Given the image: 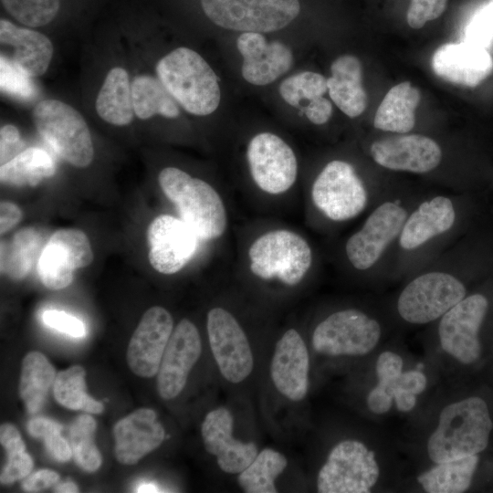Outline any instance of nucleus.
<instances>
[{
	"label": "nucleus",
	"instance_id": "15",
	"mask_svg": "<svg viewBox=\"0 0 493 493\" xmlns=\"http://www.w3.org/2000/svg\"><path fill=\"white\" fill-rule=\"evenodd\" d=\"M93 252L87 235L76 228L55 231L41 250L37 273L43 285L52 290L68 287L74 270L89 266Z\"/></svg>",
	"mask_w": 493,
	"mask_h": 493
},
{
	"label": "nucleus",
	"instance_id": "39",
	"mask_svg": "<svg viewBox=\"0 0 493 493\" xmlns=\"http://www.w3.org/2000/svg\"><path fill=\"white\" fill-rule=\"evenodd\" d=\"M97 427L95 419L89 414L77 417L69 428V444L75 462L87 472L97 471L101 456L94 442Z\"/></svg>",
	"mask_w": 493,
	"mask_h": 493
},
{
	"label": "nucleus",
	"instance_id": "28",
	"mask_svg": "<svg viewBox=\"0 0 493 493\" xmlns=\"http://www.w3.org/2000/svg\"><path fill=\"white\" fill-rule=\"evenodd\" d=\"M480 463L479 454L440 463L426 464L416 473L414 483L426 493H463L474 483Z\"/></svg>",
	"mask_w": 493,
	"mask_h": 493
},
{
	"label": "nucleus",
	"instance_id": "44",
	"mask_svg": "<svg viewBox=\"0 0 493 493\" xmlns=\"http://www.w3.org/2000/svg\"><path fill=\"white\" fill-rule=\"evenodd\" d=\"M6 453L8 459L0 476L1 483L11 484L27 477L33 468V459L26 448Z\"/></svg>",
	"mask_w": 493,
	"mask_h": 493
},
{
	"label": "nucleus",
	"instance_id": "49",
	"mask_svg": "<svg viewBox=\"0 0 493 493\" xmlns=\"http://www.w3.org/2000/svg\"><path fill=\"white\" fill-rule=\"evenodd\" d=\"M23 216L21 208L15 203L2 201L0 204V233L5 234L16 224Z\"/></svg>",
	"mask_w": 493,
	"mask_h": 493
},
{
	"label": "nucleus",
	"instance_id": "50",
	"mask_svg": "<svg viewBox=\"0 0 493 493\" xmlns=\"http://www.w3.org/2000/svg\"><path fill=\"white\" fill-rule=\"evenodd\" d=\"M55 491L62 492V493H65V492L72 493V492H78L79 489H78L77 485L74 482L68 480V481H64L62 483L58 484L55 487Z\"/></svg>",
	"mask_w": 493,
	"mask_h": 493
},
{
	"label": "nucleus",
	"instance_id": "7",
	"mask_svg": "<svg viewBox=\"0 0 493 493\" xmlns=\"http://www.w3.org/2000/svg\"><path fill=\"white\" fill-rule=\"evenodd\" d=\"M155 69L157 78L187 112L206 116L217 109L221 99L217 77L194 50L177 47L159 59Z\"/></svg>",
	"mask_w": 493,
	"mask_h": 493
},
{
	"label": "nucleus",
	"instance_id": "8",
	"mask_svg": "<svg viewBox=\"0 0 493 493\" xmlns=\"http://www.w3.org/2000/svg\"><path fill=\"white\" fill-rule=\"evenodd\" d=\"M382 327L364 311L348 308L334 311L313 329V350L329 358H365L379 350Z\"/></svg>",
	"mask_w": 493,
	"mask_h": 493
},
{
	"label": "nucleus",
	"instance_id": "32",
	"mask_svg": "<svg viewBox=\"0 0 493 493\" xmlns=\"http://www.w3.org/2000/svg\"><path fill=\"white\" fill-rule=\"evenodd\" d=\"M420 91L409 81L393 86L379 105L373 121L376 129L397 133L410 131L415 124Z\"/></svg>",
	"mask_w": 493,
	"mask_h": 493
},
{
	"label": "nucleus",
	"instance_id": "24",
	"mask_svg": "<svg viewBox=\"0 0 493 493\" xmlns=\"http://www.w3.org/2000/svg\"><path fill=\"white\" fill-rule=\"evenodd\" d=\"M236 46L243 57V78L251 84H270L287 73L292 65L289 47L279 41L268 43L260 33L241 34Z\"/></svg>",
	"mask_w": 493,
	"mask_h": 493
},
{
	"label": "nucleus",
	"instance_id": "12",
	"mask_svg": "<svg viewBox=\"0 0 493 493\" xmlns=\"http://www.w3.org/2000/svg\"><path fill=\"white\" fill-rule=\"evenodd\" d=\"M310 201L316 210L333 222L349 221L367 205V192L353 166L344 161L328 163L313 181Z\"/></svg>",
	"mask_w": 493,
	"mask_h": 493
},
{
	"label": "nucleus",
	"instance_id": "27",
	"mask_svg": "<svg viewBox=\"0 0 493 493\" xmlns=\"http://www.w3.org/2000/svg\"><path fill=\"white\" fill-rule=\"evenodd\" d=\"M455 217L453 204L447 197L436 196L422 203L404 224L399 240L401 246L406 250L419 247L449 230Z\"/></svg>",
	"mask_w": 493,
	"mask_h": 493
},
{
	"label": "nucleus",
	"instance_id": "47",
	"mask_svg": "<svg viewBox=\"0 0 493 493\" xmlns=\"http://www.w3.org/2000/svg\"><path fill=\"white\" fill-rule=\"evenodd\" d=\"M23 147L20 132L12 124H5L0 130V163H6L16 156Z\"/></svg>",
	"mask_w": 493,
	"mask_h": 493
},
{
	"label": "nucleus",
	"instance_id": "48",
	"mask_svg": "<svg viewBox=\"0 0 493 493\" xmlns=\"http://www.w3.org/2000/svg\"><path fill=\"white\" fill-rule=\"evenodd\" d=\"M59 480V475L49 469H41L28 476L22 483L26 492H38L50 488Z\"/></svg>",
	"mask_w": 493,
	"mask_h": 493
},
{
	"label": "nucleus",
	"instance_id": "29",
	"mask_svg": "<svg viewBox=\"0 0 493 493\" xmlns=\"http://www.w3.org/2000/svg\"><path fill=\"white\" fill-rule=\"evenodd\" d=\"M330 71L327 79L330 99L350 118L360 116L367 105L360 60L351 55L341 56L332 62Z\"/></svg>",
	"mask_w": 493,
	"mask_h": 493
},
{
	"label": "nucleus",
	"instance_id": "2",
	"mask_svg": "<svg viewBox=\"0 0 493 493\" xmlns=\"http://www.w3.org/2000/svg\"><path fill=\"white\" fill-rule=\"evenodd\" d=\"M371 358L372 383L363 402L369 414L377 419L415 416L434 387L432 371L396 349H379Z\"/></svg>",
	"mask_w": 493,
	"mask_h": 493
},
{
	"label": "nucleus",
	"instance_id": "11",
	"mask_svg": "<svg viewBox=\"0 0 493 493\" xmlns=\"http://www.w3.org/2000/svg\"><path fill=\"white\" fill-rule=\"evenodd\" d=\"M215 25L236 31L267 33L289 25L299 15V0H201Z\"/></svg>",
	"mask_w": 493,
	"mask_h": 493
},
{
	"label": "nucleus",
	"instance_id": "22",
	"mask_svg": "<svg viewBox=\"0 0 493 493\" xmlns=\"http://www.w3.org/2000/svg\"><path fill=\"white\" fill-rule=\"evenodd\" d=\"M372 159L381 166L415 173L434 170L441 162L442 152L431 138L420 134L386 137L371 146Z\"/></svg>",
	"mask_w": 493,
	"mask_h": 493
},
{
	"label": "nucleus",
	"instance_id": "30",
	"mask_svg": "<svg viewBox=\"0 0 493 493\" xmlns=\"http://www.w3.org/2000/svg\"><path fill=\"white\" fill-rule=\"evenodd\" d=\"M328 91L324 76L311 71H303L284 79L279 86V94L290 106L299 108L308 101L303 113L314 124L326 123L332 113L330 101L323 95Z\"/></svg>",
	"mask_w": 493,
	"mask_h": 493
},
{
	"label": "nucleus",
	"instance_id": "13",
	"mask_svg": "<svg viewBox=\"0 0 493 493\" xmlns=\"http://www.w3.org/2000/svg\"><path fill=\"white\" fill-rule=\"evenodd\" d=\"M467 295L463 283L445 272L423 274L402 290L397 300L401 318L411 324L439 320Z\"/></svg>",
	"mask_w": 493,
	"mask_h": 493
},
{
	"label": "nucleus",
	"instance_id": "18",
	"mask_svg": "<svg viewBox=\"0 0 493 493\" xmlns=\"http://www.w3.org/2000/svg\"><path fill=\"white\" fill-rule=\"evenodd\" d=\"M201 352L197 327L183 319L173 330L157 372V391L163 399L172 400L182 393Z\"/></svg>",
	"mask_w": 493,
	"mask_h": 493
},
{
	"label": "nucleus",
	"instance_id": "46",
	"mask_svg": "<svg viewBox=\"0 0 493 493\" xmlns=\"http://www.w3.org/2000/svg\"><path fill=\"white\" fill-rule=\"evenodd\" d=\"M29 77L1 56V89L13 94L26 96L31 93Z\"/></svg>",
	"mask_w": 493,
	"mask_h": 493
},
{
	"label": "nucleus",
	"instance_id": "1",
	"mask_svg": "<svg viewBox=\"0 0 493 493\" xmlns=\"http://www.w3.org/2000/svg\"><path fill=\"white\" fill-rule=\"evenodd\" d=\"M418 446L426 464L484 452L493 432L488 402L479 395H450L427 416Z\"/></svg>",
	"mask_w": 493,
	"mask_h": 493
},
{
	"label": "nucleus",
	"instance_id": "37",
	"mask_svg": "<svg viewBox=\"0 0 493 493\" xmlns=\"http://www.w3.org/2000/svg\"><path fill=\"white\" fill-rule=\"evenodd\" d=\"M287 466L288 459L281 452L270 447L264 448L238 474V486L246 493H275V480Z\"/></svg>",
	"mask_w": 493,
	"mask_h": 493
},
{
	"label": "nucleus",
	"instance_id": "38",
	"mask_svg": "<svg viewBox=\"0 0 493 493\" xmlns=\"http://www.w3.org/2000/svg\"><path fill=\"white\" fill-rule=\"evenodd\" d=\"M54 396L62 406L71 410H82L100 414L103 404L90 397L85 391V370L74 365L59 372L55 379Z\"/></svg>",
	"mask_w": 493,
	"mask_h": 493
},
{
	"label": "nucleus",
	"instance_id": "34",
	"mask_svg": "<svg viewBox=\"0 0 493 493\" xmlns=\"http://www.w3.org/2000/svg\"><path fill=\"white\" fill-rule=\"evenodd\" d=\"M55 171L54 161L45 150L30 147L1 165L0 180L6 185L36 186Z\"/></svg>",
	"mask_w": 493,
	"mask_h": 493
},
{
	"label": "nucleus",
	"instance_id": "20",
	"mask_svg": "<svg viewBox=\"0 0 493 493\" xmlns=\"http://www.w3.org/2000/svg\"><path fill=\"white\" fill-rule=\"evenodd\" d=\"M234 417L226 406L216 407L205 415L201 435L205 450L216 458L220 469L226 474H239L258 453L254 442H242L233 435Z\"/></svg>",
	"mask_w": 493,
	"mask_h": 493
},
{
	"label": "nucleus",
	"instance_id": "36",
	"mask_svg": "<svg viewBox=\"0 0 493 493\" xmlns=\"http://www.w3.org/2000/svg\"><path fill=\"white\" fill-rule=\"evenodd\" d=\"M42 243L33 227L17 231L8 244L1 243V273L12 279L24 278L31 269Z\"/></svg>",
	"mask_w": 493,
	"mask_h": 493
},
{
	"label": "nucleus",
	"instance_id": "16",
	"mask_svg": "<svg viewBox=\"0 0 493 493\" xmlns=\"http://www.w3.org/2000/svg\"><path fill=\"white\" fill-rule=\"evenodd\" d=\"M147 242L150 265L163 275L184 269L204 243L180 217L168 214L159 215L150 223Z\"/></svg>",
	"mask_w": 493,
	"mask_h": 493
},
{
	"label": "nucleus",
	"instance_id": "52",
	"mask_svg": "<svg viewBox=\"0 0 493 493\" xmlns=\"http://www.w3.org/2000/svg\"><path fill=\"white\" fill-rule=\"evenodd\" d=\"M489 3L493 5V0H489Z\"/></svg>",
	"mask_w": 493,
	"mask_h": 493
},
{
	"label": "nucleus",
	"instance_id": "14",
	"mask_svg": "<svg viewBox=\"0 0 493 493\" xmlns=\"http://www.w3.org/2000/svg\"><path fill=\"white\" fill-rule=\"evenodd\" d=\"M209 345L222 376L239 383L252 373L254 356L247 335L228 309L215 306L206 314Z\"/></svg>",
	"mask_w": 493,
	"mask_h": 493
},
{
	"label": "nucleus",
	"instance_id": "51",
	"mask_svg": "<svg viewBox=\"0 0 493 493\" xmlns=\"http://www.w3.org/2000/svg\"><path fill=\"white\" fill-rule=\"evenodd\" d=\"M159 488L152 483H142L136 488V492H159Z\"/></svg>",
	"mask_w": 493,
	"mask_h": 493
},
{
	"label": "nucleus",
	"instance_id": "31",
	"mask_svg": "<svg viewBox=\"0 0 493 493\" xmlns=\"http://www.w3.org/2000/svg\"><path fill=\"white\" fill-rule=\"evenodd\" d=\"M95 108L100 118L111 125L126 126L132 121L135 113L131 81L124 68L114 67L107 73Z\"/></svg>",
	"mask_w": 493,
	"mask_h": 493
},
{
	"label": "nucleus",
	"instance_id": "33",
	"mask_svg": "<svg viewBox=\"0 0 493 493\" xmlns=\"http://www.w3.org/2000/svg\"><path fill=\"white\" fill-rule=\"evenodd\" d=\"M56 376L53 365L43 353L31 351L25 356L18 389L30 414H36L42 408Z\"/></svg>",
	"mask_w": 493,
	"mask_h": 493
},
{
	"label": "nucleus",
	"instance_id": "4",
	"mask_svg": "<svg viewBox=\"0 0 493 493\" xmlns=\"http://www.w3.org/2000/svg\"><path fill=\"white\" fill-rule=\"evenodd\" d=\"M158 184L179 217L204 243L225 237L228 209L224 196L212 184L173 166L159 173Z\"/></svg>",
	"mask_w": 493,
	"mask_h": 493
},
{
	"label": "nucleus",
	"instance_id": "10",
	"mask_svg": "<svg viewBox=\"0 0 493 493\" xmlns=\"http://www.w3.org/2000/svg\"><path fill=\"white\" fill-rule=\"evenodd\" d=\"M246 155L251 180L261 196L280 199L289 194L298 179V161L282 138L257 133L248 142Z\"/></svg>",
	"mask_w": 493,
	"mask_h": 493
},
{
	"label": "nucleus",
	"instance_id": "25",
	"mask_svg": "<svg viewBox=\"0 0 493 493\" xmlns=\"http://www.w3.org/2000/svg\"><path fill=\"white\" fill-rule=\"evenodd\" d=\"M113 435L116 459L134 465L163 442L165 430L152 409L140 408L118 421Z\"/></svg>",
	"mask_w": 493,
	"mask_h": 493
},
{
	"label": "nucleus",
	"instance_id": "42",
	"mask_svg": "<svg viewBox=\"0 0 493 493\" xmlns=\"http://www.w3.org/2000/svg\"><path fill=\"white\" fill-rule=\"evenodd\" d=\"M465 39L487 49L493 43V5L489 2L478 9L465 27Z\"/></svg>",
	"mask_w": 493,
	"mask_h": 493
},
{
	"label": "nucleus",
	"instance_id": "3",
	"mask_svg": "<svg viewBox=\"0 0 493 493\" xmlns=\"http://www.w3.org/2000/svg\"><path fill=\"white\" fill-rule=\"evenodd\" d=\"M313 265V251L299 231L272 226L254 234L243 249L242 267L252 279L285 288L299 287Z\"/></svg>",
	"mask_w": 493,
	"mask_h": 493
},
{
	"label": "nucleus",
	"instance_id": "9",
	"mask_svg": "<svg viewBox=\"0 0 493 493\" xmlns=\"http://www.w3.org/2000/svg\"><path fill=\"white\" fill-rule=\"evenodd\" d=\"M34 125L50 147L77 168L88 167L94 157L89 128L82 115L64 101L47 99L32 111Z\"/></svg>",
	"mask_w": 493,
	"mask_h": 493
},
{
	"label": "nucleus",
	"instance_id": "40",
	"mask_svg": "<svg viewBox=\"0 0 493 493\" xmlns=\"http://www.w3.org/2000/svg\"><path fill=\"white\" fill-rule=\"evenodd\" d=\"M1 3L11 16L29 27L49 24L60 6L59 0H1Z\"/></svg>",
	"mask_w": 493,
	"mask_h": 493
},
{
	"label": "nucleus",
	"instance_id": "5",
	"mask_svg": "<svg viewBox=\"0 0 493 493\" xmlns=\"http://www.w3.org/2000/svg\"><path fill=\"white\" fill-rule=\"evenodd\" d=\"M385 454L377 445L345 438L329 451L319 469L316 488L320 493H369L382 488L388 473Z\"/></svg>",
	"mask_w": 493,
	"mask_h": 493
},
{
	"label": "nucleus",
	"instance_id": "6",
	"mask_svg": "<svg viewBox=\"0 0 493 493\" xmlns=\"http://www.w3.org/2000/svg\"><path fill=\"white\" fill-rule=\"evenodd\" d=\"M488 310V299L476 293L466 296L439 319L437 348L433 349L439 368L452 374L481 361L480 330Z\"/></svg>",
	"mask_w": 493,
	"mask_h": 493
},
{
	"label": "nucleus",
	"instance_id": "41",
	"mask_svg": "<svg viewBox=\"0 0 493 493\" xmlns=\"http://www.w3.org/2000/svg\"><path fill=\"white\" fill-rule=\"evenodd\" d=\"M28 433L42 438L49 455L58 462H67L73 456L68 441L61 435L62 425L45 417L32 418L26 425Z\"/></svg>",
	"mask_w": 493,
	"mask_h": 493
},
{
	"label": "nucleus",
	"instance_id": "21",
	"mask_svg": "<svg viewBox=\"0 0 493 493\" xmlns=\"http://www.w3.org/2000/svg\"><path fill=\"white\" fill-rule=\"evenodd\" d=\"M309 353L294 328L288 329L276 342L270 363V377L277 391L285 398L302 401L309 390Z\"/></svg>",
	"mask_w": 493,
	"mask_h": 493
},
{
	"label": "nucleus",
	"instance_id": "43",
	"mask_svg": "<svg viewBox=\"0 0 493 493\" xmlns=\"http://www.w3.org/2000/svg\"><path fill=\"white\" fill-rule=\"evenodd\" d=\"M447 0H411L406 20L414 29L421 28L427 21L439 17L446 10Z\"/></svg>",
	"mask_w": 493,
	"mask_h": 493
},
{
	"label": "nucleus",
	"instance_id": "17",
	"mask_svg": "<svg viewBox=\"0 0 493 493\" xmlns=\"http://www.w3.org/2000/svg\"><path fill=\"white\" fill-rule=\"evenodd\" d=\"M405 220L406 211L399 205L385 202L378 206L346 242L345 253L351 266L358 270L372 267L401 233Z\"/></svg>",
	"mask_w": 493,
	"mask_h": 493
},
{
	"label": "nucleus",
	"instance_id": "23",
	"mask_svg": "<svg viewBox=\"0 0 493 493\" xmlns=\"http://www.w3.org/2000/svg\"><path fill=\"white\" fill-rule=\"evenodd\" d=\"M432 68L441 79L474 88L493 71V58L488 51L468 42L446 43L432 57Z\"/></svg>",
	"mask_w": 493,
	"mask_h": 493
},
{
	"label": "nucleus",
	"instance_id": "35",
	"mask_svg": "<svg viewBox=\"0 0 493 493\" xmlns=\"http://www.w3.org/2000/svg\"><path fill=\"white\" fill-rule=\"evenodd\" d=\"M134 113L140 120L155 115L174 119L180 115L177 101L158 78L140 74L131 80Z\"/></svg>",
	"mask_w": 493,
	"mask_h": 493
},
{
	"label": "nucleus",
	"instance_id": "19",
	"mask_svg": "<svg viewBox=\"0 0 493 493\" xmlns=\"http://www.w3.org/2000/svg\"><path fill=\"white\" fill-rule=\"evenodd\" d=\"M173 329V317L166 309L153 306L145 311L127 349V362L133 373L150 378L158 372Z\"/></svg>",
	"mask_w": 493,
	"mask_h": 493
},
{
	"label": "nucleus",
	"instance_id": "45",
	"mask_svg": "<svg viewBox=\"0 0 493 493\" xmlns=\"http://www.w3.org/2000/svg\"><path fill=\"white\" fill-rule=\"evenodd\" d=\"M42 320L47 326L72 337L79 338L86 334L84 323L64 311L46 310L42 314Z\"/></svg>",
	"mask_w": 493,
	"mask_h": 493
},
{
	"label": "nucleus",
	"instance_id": "26",
	"mask_svg": "<svg viewBox=\"0 0 493 493\" xmlns=\"http://www.w3.org/2000/svg\"><path fill=\"white\" fill-rule=\"evenodd\" d=\"M1 54L29 78L46 73L53 58L54 47L44 34L0 20Z\"/></svg>",
	"mask_w": 493,
	"mask_h": 493
}]
</instances>
